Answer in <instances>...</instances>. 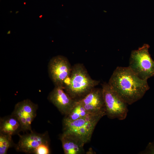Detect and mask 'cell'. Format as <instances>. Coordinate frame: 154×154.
Segmentation results:
<instances>
[{
  "mask_svg": "<svg viewBox=\"0 0 154 154\" xmlns=\"http://www.w3.org/2000/svg\"><path fill=\"white\" fill-rule=\"evenodd\" d=\"M108 83L129 105L141 99L150 88L147 80L139 78L129 66L117 67Z\"/></svg>",
  "mask_w": 154,
  "mask_h": 154,
  "instance_id": "obj_1",
  "label": "cell"
},
{
  "mask_svg": "<svg viewBox=\"0 0 154 154\" xmlns=\"http://www.w3.org/2000/svg\"><path fill=\"white\" fill-rule=\"evenodd\" d=\"M100 81L92 79L83 64L77 63L72 67L70 74L63 87L73 99L79 100L98 85Z\"/></svg>",
  "mask_w": 154,
  "mask_h": 154,
  "instance_id": "obj_2",
  "label": "cell"
},
{
  "mask_svg": "<svg viewBox=\"0 0 154 154\" xmlns=\"http://www.w3.org/2000/svg\"><path fill=\"white\" fill-rule=\"evenodd\" d=\"M149 47L148 44H145L132 51L128 66L139 78L147 80L154 76V60L149 52Z\"/></svg>",
  "mask_w": 154,
  "mask_h": 154,
  "instance_id": "obj_3",
  "label": "cell"
},
{
  "mask_svg": "<svg viewBox=\"0 0 154 154\" xmlns=\"http://www.w3.org/2000/svg\"><path fill=\"white\" fill-rule=\"evenodd\" d=\"M104 114L91 115L74 121L63 119V132L72 133L81 139L85 143L89 141L97 123Z\"/></svg>",
  "mask_w": 154,
  "mask_h": 154,
  "instance_id": "obj_4",
  "label": "cell"
},
{
  "mask_svg": "<svg viewBox=\"0 0 154 154\" xmlns=\"http://www.w3.org/2000/svg\"><path fill=\"white\" fill-rule=\"evenodd\" d=\"M106 115L110 119L122 120L127 116L128 104L110 86L108 83L102 85Z\"/></svg>",
  "mask_w": 154,
  "mask_h": 154,
  "instance_id": "obj_5",
  "label": "cell"
},
{
  "mask_svg": "<svg viewBox=\"0 0 154 154\" xmlns=\"http://www.w3.org/2000/svg\"><path fill=\"white\" fill-rule=\"evenodd\" d=\"M72 69L69 61L64 56L57 55L50 60L48 65V73L55 86L63 87L65 81L70 76Z\"/></svg>",
  "mask_w": 154,
  "mask_h": 154,
  "instance_id": "obj_6",
  "label": "cell"
},
{
  "mask_svg": "<svg viewBox=\"0 0 154 154\" xmlns=\"http://www.w3.org/2000/svg\"><path fill=\"white\" fill-rule=\"evenodd\" d=\"M38 105L28 99L17 103L11 114L20 122L23 132L31 131V124L37 116Z\"/></svg>",
  "mask_w": 154,
  "mask_h": 154,
  "instance_id": "obj_7",
  "label": "cell"
},
{
  "mask_svg": "<svg viewBox=\"0 0 154 154\" xmlns=\"http://www.w3.org/2000/svg\"><path fill=\"white\" fill-rule=\"evenodd\" d=\"M18 135L19 140L15 146L18 151L33 153L34 150L40 145L50 144V139L47 131L40 133L32 131L28 133Z\"/></svg>",
  "mask_w": 154,
  "mask_h": 154,
  "instance_id": "obj_8",
  "label": "cell"
},
{
  "mask_svg": "<svg viewBox=\"0 0 154 154\" xmlns=\"http://www.w3.org/2000/svg\"><path fill=\"white\" fill-rule=\"evenodd\" d=\"M90 114H105V104L102 88H94L85 97L78 101Z\"/></svg>",
  "mask_w": 154,
  "mask_h": 154,
  "instance_id": "obj_9",
  "label": "cell"
},
{
  "mask_svg": "<svg viewBox=\"0 0 154 154\" xmlns=\"http://www.w3.org/2000/svg\"><path fill=\"white\" fill-rule=\"evenodd\" d=\"M48 99L64 116L69 113L76 101L65 91L63 87L58 86H55L49 93Z\"/></svg>",
  "mask_w": 154,
  "mask_h": 154,
  "instance_id": "obj_10",
  "label": "cell"
},
{
  "mask_svg": "<svg viewBox=\"0 0 154 154\" xmlns=\"http://www.w3.org/2000/svg\"><path fill=\"white\" fill-rule=\"evenodd\" d=\"M60 139L65 154H82L84 153L85 144L77 135L70 132H63Z\"/></svg>",
  "mask_w": 154,
  "mask_h": 154,
  "instance_id": "obj_11",
  "label": "cell"
},
{
  "mask_svg": "<svg viewBox=\"0 0 154 154\" xmlns=\"http://www.w3.org/2000/svg\"><path fill=\"white\" fill-rule=\"evenodd\" d=\"M22 131L21 125L17 118L11 115L1 118L0 133L12 136L18 135Z\"/></svg>",
  "mask_w": 154,
  "mask_h": 154,
  "instance_id": "obj_12",
  "label": "cell"
},
{
  "mask_svg": "<svg viewBox=\"0 0 154 154\" xmlns=\"http://www.w3.org/2000/svg\"><path fill=\"white\" fill-rule=\"evenodd\" d=\"M91 115H95L90 113L81 104L76 101L69 113L64 116L63 119L72 121Z\"/></svg>",
  "mask_w": 154,
  "mask_h": 154,
  "instance_id": "obj_13",
  "label": "cell"
},
{
  "mask_svg": "<svg viewBox=\"0 0 154 154\" xmlns=\"http://www.w3.org/2000/svg\"><path fill=\"white\" fill-rule=\"evenodd\" d=\"M12 136L0 133V154H6L9 148L15 146Z\"/></svg>",
  "mask_w": 154,
  "mask_h": 154,
  "instance_id": "obj_14",
  "label": "cell"
},
{
  "mask_svg": "<svg viewBox=\"0 0 154 154\" xmlns=\"http://www.w3.org/2000/svg\"><path fill=\"white\" fill-rule=\"evenodd\" d=\"M50 153L49 145L42 144L37 147L34 151L35 154H49Z\"/></svg>",
  "mask_w": 154,
  "mask_h": 154,
  "instance_id": "obj_15",
  "label": "cell"
},
{
  "mask_svg": "<svg viewBox=\"0 0 154 154\" xmlns=\"http://www.w3.org/2000/svg\"><path fill=\"white\" fill-rule=\"evenodd\" d=\"M141 154H154V140L149 142L147 145L145 149L139 152Z\"/></svg>",
  "mask_w": 154,
  "mask_h": 154,
  "instance_id": "obj_16",
  "label": "cell"
}]
</instances>
